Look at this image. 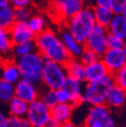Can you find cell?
Instances as JSON below:
<instances>
[{"instance_id": "1", "label": "cell", "mask_w": 126, "mask_h": 127, "mask_svg": "<svg viewBox=\"0 0 126 127\" xmlns=\"http://www.w3.org/2000/svg\"><path fill=\"white\" fill-rule=\"evenodd\" d=\"M36 51L44 60L54 61L65 64L70 60V55L63 44L58 32L52 28H45L40 33L34 36Z\"/></svg>"}, {"instance_id": "2", "label": "cell", "mask_w": 126, "mask_h": 127, "mask_svg": "<svg viewBox=\"0 0 126 127\" xmlns=\"http://www.w3.org/2000/svg\"><path fill=\"white\" fill-rule=\"evenodd\" d=\"M95 24L93 6H84L77 14L65 22V26L71 34L83 44Z\"/></svg>"}, {"instance_id": "3", "label": "cell", "mask_w": 126, "mask_h": 127, "mask_svg": "<svg viewBox=\"0 0 126 127\" xmlns=\"http://www.w3.org/2000/svg\"><path fill=\"white\" fill-rule=\"evenodd\" d=\"M14 62L18 67L21 79L37 86L41 84L44 59L37 51H33L24 56L14 58Z\"/></svg>"}, {"instance_id": "4", "label": "cell", "mask_w": 126, "mask_h": 127, "mask_svg": "<svg viewBox=\"0 0 126 127\" xmlns=\"http://www.w3.org/2000/svg\"><path fill=\"white\" fill-rule=\"evenodd\" d=\"M114 85V80L111 74L99 79L96 81L86 82L83 86L84 102L90 106L105 104L107 95Z\"/></svg>"}, {"instance_id": "5", "label": "cell", "mask_w": 126, "mask_h": 127, "mask_svg": "<svg viewBox=\"0 0 126 127\" xmlns=\"http://www.w3.org/2000/svg\"><path fill=\"white\" fill-rule=\"evenodd\" d=\"M67 76L68 74L65 65L54 61L44 60L41 76V84H43L45 88H50L53 90L60 89L64 84V81Z\"/></svg>"}, {"instance_id": "6", "label": "cell", "mask_w": 126, "mask_h": 127, "mask_svg": "<svg viewBox=\"0 0 126 127\" xmlns=\"http://www.w3.org/2000/svg\"><path fill=\"white\" fill-rule=\"evenodd\" d=\"M83 127H116L115 119L106 104L90 106Z\"/></svg>"}, {"instance_id": "7", "label": "cell", "mask_w": 126, "mask_h": 127, "mask_svg": "<svg viewBox=\"0 0 126 127\" xmlns=\"http://www.w3.org/2000/svg\"><path fill=\"white\" fill-rule=\"evenodd\" d=\"M85 6L83 0H51V7L54 14L63 22L77 14Z\"/></svg>"}, {"instance_id": "8", "label": "cell", "mask_w": 126, "mask_h": 127, "mask_svg": "<svg viewBox=\"0 0 126 127\" xmlns=\"http://www.w3.org/2000/svg\"><path fill=\"white\" fill-rule=\"evenodd\" d=\"M25 117L29 120L31 126H45L46 122L51 118V108L37 98L28 103Z\"/></svg>"}, {"instance_id": "9", "label": "cell", "mask_w": 126, "mask_h": 127, "mask_svg": "<svg viewBox=\"0 0 126 127\" xmlns=\"http://www.w3.org/2000/svg\"><path fill=\"white\" fill-rule=\"evenodd\" d=\"M107 28L101 26L99 24H95L91 30L90 34L88 35L87 39L84 42V45L88 49L95 52L99 57H101L105 51L108 49L106 42V35H107Z\"/></svg>"}, {"instance_id": "10", "label": "cell", "mask_w": 126, "mask_h": 127, "mask_svg": "<svg viewBox=\"0 0 126 127\" xmlns=\"http://www.w3.org/2000/svg\"><path fill=\"white\" fill-rule=\"evenodd\" d=\"M109 74H113L126 64V57L122 49H107L100 57Z\"/></svg>"}, {"instance_id": "11", "label": "cell", "mask_w": 126, "mask_h": 127, "mask_svg": "<svg viewBox=\"0 0 126 127\" xmlns=\"http://www.w3.org/2000/svg\"><path fill=\"white\" fill-rule=\"evenodd\" d=\"M14 95L24 102L30 103L38 98L39 90L37 88V85L20 79L14 84Z\"/></svg>"}, {"instance_id": "12", "label": "cell", "mask_w": 126, "mask_h": 127, "mask_svg": "<svg viewBox=\"0 0 126 127\" xmlns=\"http://www.w3.org/2000/svg\"><path fill=\"white\" fill-rule=\"evenodd\" d=\"M83 83L82 81L75 79L73 77L67 76L62 88H64L71 96V104L76 108L84 102L83 98Z\"/></svg>"}, {"instance_id": "13", "label": "cell", "mask_w": 126, "mask_h": 127, "mask_svg": "<svg viewBox=\"0 0 126 127\" xmlns=\"http://www.w3.org/2000/svg\"><path fill=\"white\" fill-rule=\"evenodd\" d=\"M60 38L63 42V44L65 45L66 50L68 51L69 55L71 58H79L80 55L82 54L85 45L81 42H79L68 30V28L66 26H64L63 28H61L60 30Z\"/></svg>"}, {"instance_id": "14", "label": "cell", "mask_w": 126, "mask_h": 127, "mask_svg": "<svg viewBox=\"0 0 126 127\" xmlns=\"http://www.w3.org/2000/svg\"><path fill=\"white\" fill-rule=\"evenodd\" d=\"M9 33L13 44L34 39V34L31 32L26 22L15 21L9 28Z\"/></svg>"}, {"instance_id": "15", "label": "cell", "mask_w": 126, "mask_h": 127, "mask_svg": "<svg viewBox=\"0 0 126 127\" xmlns=\"http://www.w3.org/2000/svg\"><path fill=\"white\" fill-rule=\"evenodd\" d=\"M109 72L107 68L100 59L91 64H88V65H85V82L99 80V79L107 76Z\"/></svg>"}, {"instance_id": "16", "label": "cell", "mask_w": 126, "mask_h": 127, "mask_svg": "<svg viewBox=\"0 0 126 127\" xmlns=\"http://www.w3.org/2000/svg\"><path fill=\"white\" fill-rule=\"evenodd\" d=\"M75 107L70 103H57L51 108V117L61 124L71 121Z\"/></svg>"}, {"instance_id": "17", "label": "cell", "mask_w": 126, "mask_h": 127, "mask_svg": "<svg viewBox=\"0 0 126 127\" xmlns=\"http://www.w3.org/2000/svg\"><path fill=\"white\" fill-rule=\"evenodd\" d=\"M126 103V91L117 85H113L110 89L105 104L109 108H120Z\"/></svg>"}, {"instance_id": "18", "label": "cell", "mask_w": 126, "mask_h": 127, "mask_svg": "<svg viewBox=\"0 0 126 127\" xmlns=\"http://www.w3.org/2000/svg\"><path fill=\"white\" fill-rule=\"evenodd\" d=\"M106 28L108 32H111L123 40H126V18L122 14H114Z\"/></svg>"}, {"instance_id": "19", "label": "cell", "mask_w": 126, "mask_h": 127, "mask_svg": "<svg viewBox=\"0 0 126 127\" xmlns=\"http://www.w3.org/2000/svg\"><path fill=\"white\" fill-rule=\"evenodd\" d=\"M65 68L68 76L85 82V65L79 58H70V60L65 64Z\"/></svg>"}, {"instance_id": "20", "label": "cell", "mask_w": 126, "mask_h": 127, "mask_svg": "<svg viewBox=\"0 0 126 127\" xmlns=\"http://www.w3.org/2000/svg\"><path fill=\"white\" fill-rule=\"evenodd\" d=\"M1 78L13 85L21 79L18 67L16 66L14 61L4 62L2 67V72H1Z\"/></svg>"}, {"instance_id": "21", "label": "cell", "mask_w": 126, "mask_h": 127, "mask_svg": "<svg viewBox=\"0 0 126 127\" xmlns=\"http://www.w3.org/2000/svg\"><path fill=\"white\" fill-rule=\"evenodd\" d=\"M93 11H94V17H95L96 24H99L104 27L108 26L112 17L114 16L113 11L109 7L93 6Z\"/></svg>"}, {"instance_id": "22", "label": "cell", "mask_w": 126, "mask_h": 127, "mask_svg": "<svg viewBox=\"0 0 126 127\" xmlns=\"http://www.w3.org/2000/svg\"><path fill=\"white\" fill-rule=\"evenodd\" d=\"M13 42L10 37L9 29L0 27V57L7 59L12 52Z\"/></svg>"}, {"instance_id": "23", "label": "cell", "mask_w": 126, "mask_h": 127, "mask_svg": "<svg viewBox=\"0 0 126 127\" xmlns=\"http://www.w3.org/2000/svg\"><path fill=\"white\" fill-rule=\"evenodd\" d=\"M14 22V8L9 3L0 4V27L9 29Z\"/></svg>"}, {"instance_id": "24", "label": "cell", "mask_w": 126, "mask_h": 127, "mask_svg": "<svg viewBox=\"0 0 126 127\" xmlns=\"http://www.w3.org/2000/svg\"><path fill=\"white\" fill-rule=\"evenodd\" d=\"M29 29L35 35L40 33L45 28H48V22L43 15L41 14H31L29 19L26 21Z\"/></svg>"}, {"instance_id": "25", "label": "cell", "mask_w": 126, "mask_h": 127, "mask_svg": "<svg viewBox=\"0 0 126 127\" xmlns=\"http://www.w3.org/2000/svg\"><path fill=\"white\" fill-rule=\"evenodd\" d=\"M9 112L10 115L15 116V117H24L26 115V111H27V107H28V103L24 102L23 100L17 98L16 96H14L9 102Z\"/></svg>"}, {"instance_id": "26", "label": "cell", "mask_w": 126, "mask_h": 127, "mask_svg": "<svg viewBox=\"0 0 126 127\" xmlns=\"http://www.w3.org/2000/svg\"><path fill=\"white\" fill-rule=\"evenodd\" d=\"M33 51H36V45H35L34 39L13 44L11 55L14 58H17V57L24 56V55H26L28 53H31V52H33Z\"/></svg>"}, {"instance_id": "27", "label": "cell", "mask_w": 126, "mask_h": 127, "mask_svg": "<svg viewBox=\"0 0 126 127\" xmlns=\"http://www.w3.org/2000/svg\"><path fill=\"white\" fill-rule=\"evenodd\" d=\"M14 96V85L0 78V102L8 103Z\"/></svg>"}, {"instance_id": "28", "label": "cell", "mask_w": 126, "mask_h": 127, "mask_svg": "<svg viewBox=\"0 0 126 127\" xmlns=\"http://www.w3.org/2000/svg\"><path fill=\"white\" fill-rule=\"evenodd\" d=\"M38 98L48 106L49 108H52L53 106H55L58 101H57V95H56V90L46 88L45 90L39 92V96Z\"/></svg>"}, {"instance_id": "29", "label": "cell", "mask_w": 126, "mask_h": 127, "mask_svg": "<svg viewBox=\"0 0 126 127\" xmlns=\"http://www.w3.org/2000/svg\"><path fill=\"white\" fill-rule=\"evenodd\" d=\"M114 84L126 91V64L121 67L118 71L112 74Z\"/></svg>"}, {"instance_id": "30", "label": "cell", "mask_w": 126, "mask_h": 127, "mask_svg": "<svg viewBox=\"0 0 126 127\" xmlns=\"http://www.w3.org/2000/svg\"><path fill=\"white\" fill-rule=\"evenodd\" d=\"M32 14V10L30 7H21L14 8V20L19 22H26Z\"/></svg>"}, {"instance_id": "31", "label": "cell", "mask_w": 126, "mask_h": 127, "mask_svg": "<svg viewBox=\"0 0 126 127\" xmlns=\"http://www.w3.org/2000/svg\"><path fill=\"white\" fill-rule=\"evenodd\" d=\"M79 59H80V61L84 64V65H88V64H91L93 62H95L97 60L100 59V57L90 49H88V47H84V50L82 52V54L80 55V57H79Z\"/></svg>"}, {"instance_id": "32", "label": "cell", "mask_w": 126, "mask_h": 127, "mask_svg": "<svg viewBox=\"0 0 126 127\" xmlns=\"http://www.w3.org/2000/svg\"><path fill=\"white\" fill-rule=\"evenodd\" d=\"M106 42H107L108 49H122L124 40L111 32H107Z\"/></svg>"}, {"instance_id": "33", "label": "cell", "mask_w": 126, "mask_h": 127, "mask_svg": "<svg viewBox=\"0 0 126 127\" xmlns=\"http://www.w3.org/2000/svg\"><path fill=\"white\" fill-rule=\"evenodd\" d=\"M110 8L114 14H122L126 8V0H111Z\"/></svg>"}, {"instance_id": "34", "label": "cell", "mask_w": 126, "mask_h": 127, "mask_svg": "<svg viewBox=\"0 0 126 127\" xmlns=\"http://www.w3.org/2000/svg\"><path fill=\"white\" fill-rule=\"evenodd\" d=\"M56 95H57L58 103H70L71 104V96L64 88L61 87L60 89L56 90Z\"/></svg>"}, {"instance_id": "35", "label": "cell", "mask_w": 126, "mask_h": 127, "mask_svg": "<svg viewBox=\"0 0 126 127\" xmlns=\"http://www.w3.org/2000/svg\"><path fill=\"white\" fill-rule=\"evenodd\" d=\"M33 0H9V4L13 8H21V7H31Z\"/></svg>"}, {"instance_id": "36", "label": "cell", "mask_w": 126, "mask_h": 127, "mask_svg": "<svg viewBox=\"0 0 126 127\" xmlns=\"http://www.w3.org/2000/svg\"><path fill=\"white\" fill-rule=\"evenodd\" d=\"M7 127H20L19 126V118L15 116H8L7 119Z\"/></svg>"}, {"instance_id": "37", "label": "cell", "mask_w": 126, "mask_h": 127, "mask_svg": "<svg viewBox=\"0 0 126 127\" xmlns=\"http://www.w3.org/2000/svg\"><path fill=\"white\" fill-rule=\"evenodd\" d=\"M95 6H104V7H109L110 8V3L111 0H93Z\"/></svg>"}, {"instance_id": "38", "label": "cell", "mask_w": 126, "mask_h": 127, "mask_svg": "<svg viewBox=\"0 0 126 127\" xmlns=\"http://www.w3.org/2000/svg\"><path fill=\"white\" fill-rule=\"evenodd\" d=\"M62 124L59 122V121H57L56 119H54L53 117H51L50 119H49V121L46 122V124H45V126L46 127H60Z\"/></svg>"}, {"instance_id": "39", "label": "cell", "mask_w": 126, "mask_h": 127, "mask_svg": "<svg viewBox=\"0 0 126 127\" xmlns=\"http://www.w3.org/2000/svg\"><path fill=\"white\" fill-rule=\"evenodd\" d=\"M7 119L8 116L0 111V127H7Z\"/></svg>"}, {"instance_id": "40", "label": "cell", "mask_w": 126, "mask_h": 127, "mask_svg": "<svg viewBox=\"0 0 126 127\" xmlns=\"http://www.w3.org/2000/svg\"><path fill=\"white\" fill-rule=\"evenodd\" d=\"M19 126L20 127H32L30 124V122H29V120L25 116L19 118Z\"/></svg>"}, {"instance_id": "41", "label": "cell", "mask_w": 126, "mask_h": 127, "mask_svg": "<svg viewBox=\"0 0 126 127\" xmlns=\"http://www.w3.org/2000/svg\"><path fill=\"white\" fill-rule=\"evenodd\" d=\"M60 127H81V126H79V125L73 123L72 121H69V122H66V123H63Z\"/></svg>"}, {"instance_id": "42", "label": "cell", "mask_w": 126, "mask_h": 127, "mask_svg": "<svg viewBox=\"0 0 126 127\" xmlns=\"http://www.w3.org/2000/svg\"><path fill=\"white\" fill-rule=\"evenodd\" d=\"M122 51L126 57V40H124V43H123V46H122Z\"/></svg>"}, {"instance_id": "43", "label": "cell", "mask_w": 126, "mask_h": 127, "mask_svg": "<svg viewBox=\"0 0 126 127\" xmlns=\"http://www.w3.org/2000/svg\"><path fill=\"white\" fill-rule=\"evenodd\" d=\"M5 3H9V0H0V4H5Z\"/></svg>"}, {"instance_id": "44", "label": "cell", "mask_w": 126, "mask_h": 127, "mask_svg": "<svg viewBox=\"0 0 126 127\" xmlns=\"http://www.w3.org/2000/svg\"><path fill=\"white\" fill-rule=\"evenodd\" d=\"M122 15H123V16L126 18V8H125V9H124V11L122 12Z\"/></svg>"}, {"instance_id": "45", "label": "cell", "mask_w": 126, "mask_h": 127, "mask_svg": "<svg viewBox=\"0 0 126 127\" xmlns=\"http://www.w3.org/2000/svg\"><path fill=\"white\" fill-rule=\"evenodd\" d=\"M32 127H35V126H32ZM38 127H46V126H38Z\"/></svg>"}]
</instances>
